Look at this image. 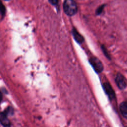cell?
<instances>
[{
  "label": "cell",
  "instance_id": "obj_10",
  "mask_svg": "<svg viewBox=\"0 0 127 127\" xmlns=\"http://www.w3.org/2000/svg\"><path fill=\"white\" fill-rule=\"evenodd\" d=\"M102 50H103V52H104L105 55L108 58H110V56H109V54H108V52H107V50L106 47H105V46H102Z\"/></svg>",
  "mask_w": 127,
  "mask_h": 127
},
{
  "label": "cell",
  "instance_id": "obj_9",
  "mask_svg": "<svg viewBox=\"0 0 127 127\" xmlns=\"http://www.w3.org/2000/svg\"><path fill=\"white\" fill-rule=\"evenodd\" d=\"M104 5H101L100 6V7H99L98 8V9H97L96 10V13L97 14H100L102 13V12L103 11V9H104Z\"/></svg>",
  "mask_w": 127,
  "mask_h": 127
},
{
  "label": "cell",
  "instance_id": "obj_4",
  "mask_svg": "<svg viewBox=\"0 0 127 127\" xmlns=\"http://www.w3.org/2000/svg\"><path fill=\"white\" fill-rule=\"evenodd\" d=\"M103 88L106 94L108 95V96L111 100L114 99L115 98V92L109 83L105 82L103 84Z\"/></svg>",
  "mask_w": 127,
  "mask_h": 127
},
{
  "label": "cell",
  "instance_id": "obj_13",
  "mask_svg": "<svg viewBox=\"0 0 127 127\" xmlns=\"http://www.w3.org/2000/svg\"></svg>",
  "mask_w": 127,
  "mask_h": 127
},
{
  "label": "cell",
  "instance_id": "obj_1",
  "mask_svg": "<svg viewBox=\"0 0 127 127\" xmlns=\"http://www.w3.org/2000/svg\"><path fill=\"white\" fill-rule=\"evenodd\" d=\"M63 8L65 14L68 16H73L77 11V4L74 0H65Z\"/></svg>",
  "mask_w": 127,
  "mask_h": 127
},
{
  "label": "cell",
  "instance_id": "obj_14",
  "mask_svg": "<svg viewBox=\"0 0 127 127\" xmlns=\"http://www.w3.org/2000/svg\"></svg>",
  "mask_w": 127,
  "mask_h": 127
},
{
  "label": "cell",
  "instance_id": "obj_8",
  "mask_svg": "<svg viewBox=\"0 0 127 127\" xmlns=\"http://www.w3.org/2000/svg\"><path fill=\"white\" fill-rule=\"evenodd\" d=\"M5 11L6 9L4 5L3 4L1 1H0V13H1L2 16H4L5 15Z\"/></svg>",
  "mask_w": 127,
  "mask_h": 127
},
{
  "label": "cell",
  "instance_id": "obj_12",
  "mask_svg": "<svg viewBox=\"0 0 127 127\" xmlns=\"http://www.w3.org/2000/svg\"><path fill=\"white\" fill-rule=\"evenodd\" d=\"M2 100V94L1 92L0 91V103H1Z\"/></svg>",
  "mask_w": 127,
  "mask_h": 127
},
{
  "label": "cell",
  "instance_id": "obj_3",
  "mask_svg": "<svg viewBox=\"0 0 127 127\" xmlns=\"http://www.w3.org/2000/svg\"><path fill=\"white\" fill-rule=\"evenodd\" d=\"M115 82L117 86L120 89H124L127 86L126 79L121 73H117L115 78Z\"/></svg>",
  "mask_w": 127,
  "mask_h": 127
},
{
  "label": "cell",
  "instance_id": "obj_5",
  "mask_svg": "<svg viewBox=\"0 0 127 127\" xmlns=\"http://www.w3.org/2000/svg\"><path fill=\"white\" fill-rule=\"evenodd\" d=\"M8 114L5 111L0 112V123L3 127H10L11 123L8 118Z\"/></svg>",
  "mask_w": 127,
  "mask_h": 127
},
{
  "label": "cell",
  "instance_id": "obj_11",
  "mask_svg": "<svg viewBox=\"0 0 127 127\" xmlns=\"http://www.w3.org/2000/svg\"><path fill=\"white\" fill-rule=\"evenodd\" d=\"M49 1L53 5H57L58 3V0H49Z\"/></svg>",
  "mask_w": 127,
  "mask_h": 127
},
{
  "label": "cell",
  "instance_id": "obj_6",
  "mask_svg": "<svg viewBox=\"0 0 127 127\" xmlns=\"http://www.w3.org/2000/svg\"><path fill=\"white\" fill-rule=\"evenodd\" d=\"M72 33L73 38L74 40L76 41V42H77L79 44H81L84 41L83 37L80 34V33L76 30V29L73 28L72 30Z\"/></svg>",
  "mask_w": 127,
  "mask_h": 127
},
{
  "label": "cell",
  "instance_id": "obj_2",
  "mask_svg": "<svg viewBox=\"0 0 127 127\" xmlns=\"http://www.w3.org/2000/svg\"><path fill=\"white\" fill-rule=\"evenodd\" d=\"M89 63L97 73H101L103 70L104 66L103 64L98 58L91 57L89 59Z\"/></svg>",
  "mask_w": 127,
  "mask_h": 127
},
{
  "label": "cell",
  "instance_id": "obj_7",
  "mask_svg": "<svg viewBox=\"0 0 127 127\" xmlns=\"http://www.w3.org/2000/svg\"><path fill=\"white\" fill-rule=\"evenodd\" d=\"M120 111L122 115L127 119V101H124L120 105Z\"/></svg>",
  "mask_w": 127,
  "mask_h": 127
}]
</instances>
